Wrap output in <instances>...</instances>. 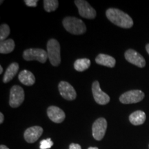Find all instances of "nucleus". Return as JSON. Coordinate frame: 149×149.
<instances>
[{"mask_svg": "<svg viewBox=\"0 0 149 149\" xmlns=\"http://www.w3.org/2000/svg\"><path fill=\"white\" fill-rule=\"evenodd\" d=\"M106 15L108 19L117 26L123 29H130L133 26L132 18L117 8H109L106 12Z\"/></svg>", "mask_w": 149, "mask_h": 149, "instance_id": "obj_1", "label": "nucleus"}, {"mask_svg": "<svg viewBox=\"0 0 149 149\" xmlns=\"http://www.w3.org/2000/svg\"><path fill=\"white\" fill-rule=\"evenodd\" d=\"M63 26L68 33L73 35H81L86 31V26L82 20L74 17H66L63 19Z\"/></svg>", "mask_w": 149, "mask_h": 149, "instance_id": "obj_2", "label": "nucleus"}, {"mask_svg": "<svg viewBox=\"0 0 149 149\" xmlns=\"http://www.w3.org/2000/svg\"><path fill=\"white\" fill-rule=\"evenodd\" d=\"M47 54L51 64L57 66L61 63L60 44L55 39H51L47 43Z\"/></svg>", "mask_w": 149, "mask_h": 149, "instance_id": "obj_3", "label": "nucleus"}, {"mask_svg": "<svg viewBox=\"0 0 149 149\" xmlns=\"http://www.w3.org/2000/svg\"><path fill=\"white\" fill-rule=\"evenodd\" d=\"M23 57L26 61L37 60L40 62L45 63L48 57L47 51L42 48H29L24 51Z\"/></svg>", "mask_w": 149, "mask_h": 149, "instance_id": "obj_4", "label": "nucleus"}, {"mask_svg": "<svg viewBox=\"0 0 149 149\" xmlns=\"http://www.w3.org/2000/svg\"><path fill=\"white\" fill-rule=\"evenodd\" d=\"M144 93L140 90H132L123 93L120 97V101L122 104H136L144 98Z\"/></svg>", "mask_w": 149, "mask_h": 149, "instance_id": "obj_5", "label": "nucleus"}, {"mask_svg": "<svg viewBox=\"0 0 149 149\" xmlns=\"http://www.w3.org/2000/svg\"><path fill=\"white\" fill-rule=\"evenodd\" d=\"M24 91L19 86H13L10 89L9 104L12 108H17L24 102Z\"/></svg>", "mask_w": 149, "mask_h": 149, "instance_id": "obj_6", "label": "nucleus"}, {"mask_svg": "<svg viewBox=\"0 0 149 149\" xmlns=\"http://www.w3.org/2000/svg\"><path fill=\"white\" fill-rule=\"evenodd\" d=\"M74 4L77 6L79 14L82 17L92 19L95 18L96 11L86 1L84 0H76Z\"/></svg>", "mask_w": 149, "mask_h": 149, "instance_id": "obj_7", "label": "nucleus"}, {"mask_svg": "<svg viewBox=\"0 0 149 149\" xmlns=\"http://www.w3.org/2000/svg\"><path fill=\"white\" fill-rule=\"evenodd\" d=\"M107 128V122L105 118L100 117L93 123L92 131L93 136L97 141L102 140L105 135Z\"/></svg>", "mask_w": 149, "mask_h": 149, "instance_id": "obj_8", "label": "nucleus"}, {"mask_svg": "<svg viewBox=\"0 0 149 149\" xmlns=\"http://www.w3.org/2000/svg\"><path fill=\"white\" fill-rule=\"evenodd\" d=\"M92 92L95 101L100 105H106L110 102V97L102 91L99 81H95L93 83Z\"/></svg>", "mask_w": 149, "mask_h": 149, "instance_id": "obj_9", "label": "nucleus"}, {"mask_svg": "<svg viewBox=\"0 0 149 149\" xmlns=\"http://www.w3.org/2000/svg\"><path fill=\"white\" fill-rule=\"evenodd\" d=\"M58 88L60 95L63 98L68 101H72L76 99L77 93L71 84L67 81H61L58 85Z\"/></svg>", "mask_w": 149, "mask_h": 149, "instance_id": "obj_10", "label": "nucleus"}, {"mask_svg": "<svg viewBox=\"0 0 149 149\" xmlns=\"http://www.w3.org/2000/svg\"><path fill=\"white\" fill-rule=\"evenodd\" d=\"M125 59L130 64L135 65L139 68H144L146 66V61L143 56L133 49H128L124 54Z\"/></svg>", "mask_w": 149, "mask_h": 149, "instance_id": "obj_11", "label": "nucleus"}, {"mask_svg": "<svg viewBox=\"0 0 149 149\" xmlns=\"http://www.w3.org/2000/svg\"><path fill=\"white\" fill-rule=\"evenodd\" d=\"M42 133L43 128L41 126H32L25 130L24 139L28 143H34L42 136Z\"/></svg>", "mask_w": 149, "mask_h": 149, "instance_id": "obj_12", "label": "nucleus"}, {"mask_svg": "<svg viewBox=\"0 0 149 149\" xmlns=\"http://www.w3.org/2000/svg\"><path fill=\"white\" fill-rule=\"evenodd\" d=\"M47 115L49 119L55 123H61L64 120L66 115L60 108L51 106L47 109Z\"/></svg>", "mask_w": 149, "mask_h": 149, "instance_id": "obj_13", "label": "nucleus"}, {"mask_svg": "<svg viewBox=\"0 0 149 149\" xmlns=\"http://www.w3.org/2000/svg\"><path fill=\"white\" fill-rule=\"evenodd\" d=\"M95 61L97 64L102 65V66L113 68L116 64V60L114 57L106 54H100L97 56L95 58Z\"/></svg>", "mask_w": 149, "mask_h": 149, "instance_id": "obj_14", "label": "nucleus"}, {"mask_svg": "<svg viewBox=\"0 0 149 149\" xmlns=\"http://www.w3.org/2000/svg\"><path fill=\"white\" fill-rule=\"evenodd\" d=\"M18 79L20 82L26 86H32L35 82V77L33 72L27 70H24L19 72Z\"/></svg>", "mask_w": 149, "mask_h": 149, "instance_id": "obj_15", "label": "nucleus"}, {"mask_svg": "<svg viewBox=\"0 0 149 149\" xmlns=\"http://www.w3.org/2000/svg\"><path fill=\"white\" fill-rule=\"evenodd\" d=\"M146 117V114L144 111H136L130 115L129 121L133 125L139 126L144 124Z\"/></svg>", "mask_w": 149, "mask_h": 149, "instance_id": "obj_16", "label": "nucleus"}, {"mask_svg": "<svg viewBox=\"0 0 149 149\" xmlns=\"http://www.w3.org/2000/svg\"><path fill=\"white\" fill-rule=\"evenodd\" d=\"M19 70V64L17 63L14 62L10 64L7 68L5 72V74L3 76V81L4 83H8L11 81L13 77L15 76V74L17 73Z\"/></svg>", "mask_w": 149, "mask_h": 149, "instance_id": "obj_17", "label": "nucleus"}, {"mask_svg": "<svg viewBox=\"0 0 149 149\" xmlns=\"http://www.w3.org/2000/svg\"><path fill=\"white\" fill-rule=\"evenodd\" d=\"M15 42L12 39L2 41L0 43V53L1 54H8L13 51L15 49Z\"/></svg>", "mask_w": 149, "mask_h": 149, "instance_id": "obj_18", "label": "nucleus"}, {"mask_svg": "<svg viewBox=\"0 0 149 149\" xmlns=\"http://www.w3.org/2000/svg\"><path fill=\"white\" fill-rule=\"evenodd\" d=\"M91 66V60L87 58L78 59L74 61V68L77 71L83 72L87 70Z\"/></svg>", "mask_w": 149, "mask_h": 149, "instance_id": "obj_19", "label": "nucleus"}, {"mask_svg": "<svg viewBox=\"0 0 149 149\" xmlns=\"http://www.w3.org/2000/svg\"><path fill=\"white\" fill-rule=\"evenodd\" d=\"M59 1L57 0H44V7L46 12H53L57 8Z\"/></svg>", "mask_w": 149, "mask_h": 149, "instance_id": "obj_20", "label": "nucleus"}, {"mask_svg": "<svg viewBox=\"0 0 149 149\" xmlns=\"http://www.w3.org/2000/svg\"><path fill=\"white\" fill-rule=\"evenodd\" d=\"M10 28L7 24H1L0 26V40L1 42L5 40V39L10 34Z\"/></svg>", "mask_w": 149, "mask_h": 149, "instance_id": "obj_21", "label": "nucleus"}, {"mask_svg": "<svg viewBox=\"0 0 149 149\" xmlns=\"http://www.w3.org/2000/svg\"><path fill=\"white\" fill-rule=\"evenodd\" d=\"M53 145V141L51 138L43 139L40 141V149H48L51 148Z\"/></svg>", "mask_w": 149, "mask_h": 149, "instance_id": "obj_22", "label": "nucleus"}, {"mask_svg": "<svg viewBox=\"0 0 149 149\" xmlns=\"http://www.w3.org/2000/svg\"><path fill=\"white\" fill-rule=\"evenodd\" d=\"M24 2H25V3L28 6L36 7L38 1H37V0H25Z\"/></svg>", "mask_w": 149, "mask_h": 149, "instance_id": "obj_23", "label": "nucleus"}, {"mask_svg": "<svg viewBox=\"0 0 149 149\" xmlns=\"http://www.w3.org/2000/svg\"><path fill=\"white\" fill-rule=\"evenodd\" d=\"M69 149H81V147L79 144L72 143V144H70Z\"/></svg>", "mask_w": 149, "mask_h": 149, "instance_id": "obj_24", "label": "nucleus"}, {"mask_svg": "<svg viewBox=\"0 0 149 149\" xmlns=\"http://www.w3.org/2000/svg\"><path fill=\"white\" fill-rule=\"evenodd\" d=\"M3 120H4V116L2 113H0V124H2Z\"/></svg>", "mask_w": 149, "mask_h": 149, "instance_id": "obj_25", "label": "nucleus"}, {"mask_svg": "<svg viewBox=\"0 0 149 149\" xmlns=\"http://www.w3.org/2000/svg\"><path fill=\"white\" fill-rule=\"evenodd\" d=\"M0 149H9V148L6 146H5V145H1V146H0Z\"/></svg>", "mask_w": 149, "mask_h": 149, "instance_id": "obj_26", "label": "nucleus"}, {"mask_svg": "<svg viewBox=\"0 0 149 149\" xmlns=\"http://www.w3.org/2000/svg\"><path fill=\"white\" fill-rule=\"evenodd\" d=\"M146 50L147 53H148V55H149V44H146Z\"/></svg>", "mask_w": 149, "mask_h": 149, "instance_id": "obj_27", "label": "nucleus"}, {"mask_svg": "<svg viewBox=\"0 0 149 149\" xmlns=\"http://www.w3.org/2000/svg\"><path fill=\"white\" fill-rule=\"evenodd\" d=\"M3 72V67L0 66V74H1Z\"/></svg>", "mask_w": 149, "mask_h": 149, "instance_id": "obj_28", "label": "nucleus"}, {"mask_svg": "<svg viewBox=\"0 0 149 149\" xmlns=\"http://www.w3.org/2000/svg\"><path fill=\"white\" fill-rule=\"evenodd\" d=\"M88 149H99L97 147H89Z\"/></svg>", "mask_w": 149, "mask_h": 149, "instance_id": "obj_29", "label": "nucleus"}]
</instances>
